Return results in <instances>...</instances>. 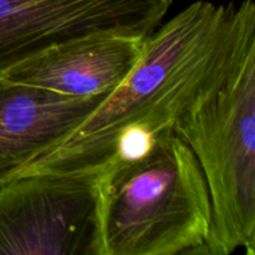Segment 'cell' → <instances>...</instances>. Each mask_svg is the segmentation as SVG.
I'll return each instance as SVG.
<instances>
[{
  "label": "cell",
  "instance_id": "cell-1",
  "mask_svg": "<svg viewBox=\"0 0 255 255\" xmlns=\"http://www.w3.org/2000/svg\"><path fill=\"white\" fill-rule=\"evenodd\" d=\"M234 5L198 0L159 25L127 79L59 147L16 177L101 176L117 159L120 142L129 131L153 137L172 128L213 67Z\"/></svg>",
  "mask_w": 255,
  "mask_h": 255
},
{
  "label": "cell",
  "instance_id": "cell-2",
  "mask_svg": "<svg viewBox=\"0 0 255 255\" xmlns=\"http://www.w3.org/2000/svg\"><path fill=\"white\" fill-rule=\"evenodd\" d=\"M172 129L193 151L208 186V255H255V4H236L213 67Z\"/></svg>",
  "mask_w": 255,
  "mask_h": 255
},
{
  "label": "cell",
  "instance_id": "cell-3",
  "mask_svg": "<svg viewBox=\"0 0 255 255\" xmlns=\"http://www.w3.org/2000/svg\"><path fill=\"white\" fill-rule=\"evenodd\" d=\"M102 255H208L213 209L203 171L172 128L100 178Z\"/></svg>",
  "mask_w": 255,
  "mask_h": 255
},
{
  "label": "cell",
  "instance_id": "cell-4",
  "mask_svg": "<svg viewBox=\"0 0 255 255\" xmlns=\"http://www.w3.org/2000/svg\"><path fill=\"white\" fill-rule=\"evenodd\" d=\"M101 176L37 173L1 184L0 255H102Z\"/></svg>",
  "mask_w": 255,
  "mask_h": 255
},
{
  "label": "cell",
  "instance_id": "cell-5",
  "mask_svg": "<svg viewBox=\"0 0 255 255\" xmlns=\"http://www.w3.org/2000/svg\"><path fill=\"white\" fill-rule=\"evenodd\" d=\"M173 0H0V71L92 34L148 37Z\"/></svg>",
  "mask_w": 255,
  "mask_h": 255
},
{
  "label": "cell",
  "instance_id": "cell-6",
  "mask_svg": "<svg viewBox=\"0 0 255 255\" xmlns=\"http://www.w3.org/2000/svg\"><path fill=\"white\" fill-rule=\"evenodd\" d=\"M114 91L66 96L0 75V186L59 147Z\"/></svg>",
  "mask_w": 255,
  "mask_h": 255
},
{
  "label": "cell",
  "instance_id": "cell-7",
  "mask_svg": "<svg viewBox=\"0 0 255 255\" xmlns=\"http://www.w3.org/2000/svg\"><path fill=\"white\" fill-rule=\"evenodd\" d=\"M147 37L92 34L42 50L6 67L10 81L87 97L114 91L138 64Z\"/></svg>",
  "mask_w": 255,
  "mask_h": 255
}]
</instances>
